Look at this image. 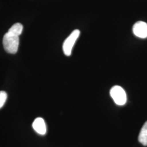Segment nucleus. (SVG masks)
<instances>
[{
  "instance_id": "1",
  "label": "nucleus",
  "mask_w": 147,
  "mask_h": 147,
  "mask_svg": "<svg viewBox=\"0 0 147 147\" xmlns=\"http://www.w3.org/2000/svg\"><path fill=\"white\" fill-rule=\"evenodd\" d=\"M19 45V36L8 31L3 38V45L7 53L15 54L18 50Z\"/></svg>"
},
{
  "instance_id": "2",
  "label": "nucleus",
  "mask_w": 147,
  "mask_h": 147,
  "mask_svg": "<svg viewBox=\"0 0 147 147\" xmlns=\"http://www.w3.org/2000/svg\"><path fill=\"white\" fill-rule=\"evenodd\" d=\"M110 95L117 105L122 106L125 104L127 100L126 93L121 86H113L111 89Z\"/></svg>"
},
{
  "instance_id": "3",
  "label": "nucleus",
  "mask_w": 147,
  "mask_h": 147,
  "mask_svg": "<svg viewBox=\"0 0 147 147\" xmlns=\"http://www.w3.org/2000/svg\"><path fill=\"white\" fill-rule=\"evenodd\" d=\"M80 34V32L79 30H74L63 42V53L66 56H69L71 55L73 47L79 38Z\"/></svg>"
},
{
  "instance_id": "4",
  "label": "nucleus",
  "mask_w": 147,
  "mask_h": 147,
  "mask_svg": "<svg viewBox=\"0 0 147 147\" xmlns=\"http://www.w3.org/2000/svg\"><path fill=\"white\" fill-rule=\"evenodd\" d=\"M132 31L136 37L144 39L147 38V24L139 21L136 22L132 27Z\"/></svg>"
},
{
  "instance_id": "5",
  "label": "nucleus",
  "mask_w": 147,
  "mask_h": 147,
  "mask_svg": "<svg viewBox=\"0 0 147 147\" xmlns=\"http://www.w3.org/2000/svg\"><path fill=\"white\" fill-rule=\"evenodd\" d=\"M32 127L33 129L40 135H44L47 132V126L45 122L42 118H37L33 121Z\"/></svg>"
},
{
  "instance_id": "6",
  "label": "nucleus",
  "mask_w": 147,
  "mask_h": 147,
  "mask_svg": "<svg viewBox=\"0 0 147 147\" xmlns=\"http://www.w3.org/2000/svg\"><path fill=\"white\" fill-rule=\"evenodd\" d=\"M138 141L144 146H147V121L142 126L138 136Z\"/></svg>"
},
{
  "instance_id": "7",
  "label": "nucleus",
  "mask_w": 147,
  "mask_h": 147,
  "mask_svg": "<svg viewBox=\"0 0 147 147\" xmlns=\"http://www.w3.org/2000/svg\"><path fill=\"white\" fill-rule=\"evenodd\" d=\"M23 26L20 23H16L14 24L11 28L9 29L8 31L12 32L18 36H20L22 32Z\"/></svg>"
},
{
  "instance_id": "8",
  "label": "nucleus",
  "mask_w": 147,
  "mask_h": 147,
  "mask_svg": "<svg viewBox=\"0 0 147 147\" xmlns=\"http://www.w3.org/2000/svg\"><path fill=\"white\" fill-rule=\"evenodd\" d=\"M7 99V94L4 91H0V109L5 105Z\"/></svg>"
}]
</instances>
